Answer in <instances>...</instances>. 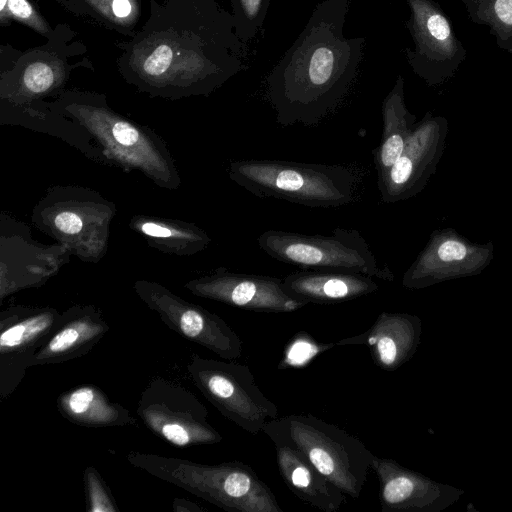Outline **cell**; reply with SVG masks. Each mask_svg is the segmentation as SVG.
Here are the masks:
<instances>
[{
    "mask_svg": "<svg viewBox=\"0 0 512 512\" xmlns=\"http://www.w3.org/2000/svg\"><path fill=\"white\" fill-rule=\"evenodd\" d=\"M71 250L35 240L29 226L6 212L0 215V297L39 287L69 262Z\"/></svg>",
    "mask_w": 512,
    "mask_h": 512,
    "instance_id": "8fae6325",
    "label": "cell"
},
{
    "mask_svg": "<svg viewBox=\"0 0 512 512\" xmlns=\"http://www.w3.org/2000/svg\"><path fill=\"white\" fill-rule=\"evenodd\" d=\"M172 57L171 48L161 44L146 58L143 69L148 75L159 76L169 68Z\"/></svg>",
    "mask_w": 512,
    "mask_h": 512,
    "instance_id": "f546056e",
    "label": "cell"
},
{
    "mask_svg": "<svg viewBox=\"0 0 512 512\" xmlns=\"http://www.w3.org/2000/svg\"><path fill=\"white\" fill-rule=\"evenodd\" d=\"M471 17L490 25L499 42L512 44V0H463Z\"/></svg>",
    "mask_w": 512,
    "mask_h": 512,
    "instance_id": "d4e9b609",
    "label": "cell"
},
{
    "mask_svg": "<svg viewBox=\"0 0 512 512\" xmlns=\"http://www.w3.org/2000/svg\"><path fill=\"white\" fill-rule=\"evenodd\" d=\"M56 405L62 417L75 425L92 428L136 425V419L127 408L111 401L93 385L62 392Z\"/></svg>",
    "mask_w": 512,
    "mask_h": 512,
    "instance_id": "7402d4cb",
    "label": "cell"
},
{
    "mask_svg": "<svg viewBox=\"0 0 512 512\" xmlns=\"http://www.w3.org/2000/svg\"><path fill=\"white\" fill-rule=\"evenodd\" d=\"M285 289L307 303L333 304L353 300L379 289L375 278L351 272L302 270L283 278Z\"/></svg>",
    "mask_w": 512,
    "mask_h": 512,
    "instance_id": "44dd1931",
    "label": "cell"
},
{
    "mask_svg": "<svg viewBox=\"0 0 512 512\" xmlns=\"http://www.w3.org/2000/svg\"><path fill=\"white\" fill-rule=\"evenodd\" d=\"M336 345V343L319 344L310 343L309 337H296L285 353L282 363L284 366H299L315 356L317 353L325 351Z\"/></svg>",
    "mask_w": 512,
    "mask_h": 512,
    "instance_id": "83f0119b",
    "label": "cell"
},
{
    "mask_svg": "<svg viewBox=\"0 0 512 512\" xmlns=\"http://www.w3.org/2000/svg\"><path fill=\"white\" fill-rule=\"evenodd\" d=\"M133 289L142 302L181 337L205 347L222 359L241 357L240 337L217 314L186 301L154 281L137 280Z\"/></svg>",
    "mask_w": 512,
    "mask_h": 512,
    "instance_id": "30bf717a",
    "label": "cell"
},
{
    "mask_svg": "<svg viewBox=\"0 0 512 512\" xmlns=\"http://www.w3.org/2000/svg\"><path fill=\"white\" fill-rule=\"evenodd\" d=\"M187 370L202 395L244 431L256 435L279 417L276 404L260 390L248 366L193 355Z\"/></svg>",
    "mask_w": 512,
    "mask_h": 512,
    "instance_id": "ba28073f",
    "label": "cell"
},
{
    "mask_svg": "<svg viewBox=\"0 0 512 512\" xmlns=\"http://www.w3.org/2000/svg\"><path fill=\"white\" fill-rule=\"evenodd\" d=\"M55 82L52 68L42 62L29 65L23 75V83L27 91L32 94L47 92Z\"/></svg>",
    "mask_w": 512,
    "mask_h": 512,
    "instance_id": "f1b7e54d",
    "label": "cell"
},
{
    "mask_svg": "<svg viewBox=\"0 0 512 512\" xmlns=\"http://www.w3.org/2000/svg\"><path fill=\"white\" fill-rule=\"evenodd\" d=\"M83 480L87 512H117L119 510L97 469L88 466L84 471Z\"/></svg>",
    "mask_w": 512,
    "mask_h": 512,
    "instance_id": "4316f807",
    "label": "cell"
},
{
    "mask_svg": "<svg viewBox=\"0 0 512 512\" xmlns=\"http://www.w3.org/2000/svg\"><path fill=\"white\" fill-rule=\"evenodd\" d=\"M422 322L413 314L382 312L362 334L344 338L336 345L365 344L377 367L395 371L415 354L421 339Z\"/></svg>",
    "mask_w": 512,
    "mask_h": 512,
    "instance_id": "ac0fdd59",
    "label": "cell"
},
{
    "mask_svg": "<svg viewBox=\"0 0 512 512\" xmlns=\"http://www.w3.org/2000/svg\"><path fill=\"white\" fill-rule=\"evenodd\" d=\"M271 0H235L236 35L242 41H251L261 30Z\"/></svg>",
    "mask_w": 512,
    "mask_h": 512,
    "instance_id": "484cf974",
    "label": "cell"
},
{
    "mask_svg": "<svg viewBox=\"0 0 512 512\" xmlns=\"http://www.w3.org/2000/svg\"><path fill=\"white\" fill-rule=\"evenodd\" d=\"M349 0H323L266 78L268 101L283 127L317 126L347 96L365 39L346 38Z\"/></svg>",
    "mask_w": 512,
    "mask_h": 512,
    "instance_id": "6da1fadb",
    "label": "cell"
},
{
    "mask_svg": "<svg viewBox=\"0 0 512 512\" xmlns=\"http://www.w3.org/2000/svg\"><path fill=\"white\" fill-rule=\"evenodd\" d=\"M7 0H0V10L3 11L5 9Z\"/></svg>",
    "mask_w": 512,
    "mask_h": 512,
    "instance_id": "836d02e7",
    "label": "cell"
},
{
    "mask_svg": "<svg viewBox=\"0 0 512 512\" xmlns=\"http://www.w3.org/2000/svg\"><path fill=\"white\" fill-rule=\"evenodd\" d=\"M129 228L145 239L150 247L176 255L191 256L211 243L209 235L194 223L150 215H135Z\"/></svg>",
    "mask_w": 512,
    "mask_h": 512,
    "instance_id": "603a6c76",
    "label": "cell"
},
{
    "mask_svg": "<svg viewBox=\"0 0 512 512\" xmlns=\"http://www.w3.org/2000/svg\"><path fill=\"white\" fill-rule=\"evenodd\" d=\"M8 7L12 14L23 19H28L33 14L32 7L27 0H8Z\"/></svg>",
    "mask_w": 512,
    "mask_h": 512,
    "instance_id": "4dcf8cb0",
    "label": "cell"
},
{
    "mask_svg": "<svg viewBox=\"0 0 512 512\" xmlns=\"http://www.w3.org/2000/svg\"><path fill=\"white\" fill-rule=\"evenodd\" d=\"M371 469L379 480L382 512H440L464 494L463 489L439 483L390 458L374 455Z\"/></svg>",
    "mask_w": 512,
    "mask_h": 512,
    "instance_id": "e0dca14e",
    "label": "cell"
},
{
    "mask_svg": "<svg viewBox=\"0 0 512 512\" xmlns=\"http://www.w3.org/2000/svg\"><path fill=\"white\" fill-rule=\"evenodd\" d=\"M382 121L380 145L373 151L377 177L385 174L400 157L417 124L416 115L406 107L401 76L383 100Z\"/></svg>",
    "mask_w": 512,
    "mask_h": 512,
    "instance_id": "cb8c5ba5",
    "label": "cell"
},
{
    "mask_svg": "<svg viewBox=\"0 0 512 512\" xmlns=\"http://www.w3.org/2000/svg\"><path fill=\"white\" fill-rule=\"evenodd\" d=\"M279 473L299 499L324 512H334L347 496L319 472L295 447L274 441Z\"/></svg>",
    "mask_w": 512,
    "mask_h": 512,
    "instance_id": "ffe728a7",
    "label": "cell"
},
{
    "mask_svg": "<svg viewBox=\"0 0 512 512\" xmlns=\"http://www.w3.org/2000/svg\"><path fill=\"white\" fill-rule=\"evenodd\" d=\"M492 243L475 244L451 228L434 231L402 278L407 289H422L440 282L477 275L491 262Z\"/></svg>",
    "mask_w": 512,
    "mask_h": 512,
    "instance_id": "9a60e30c",
    "label": "cell"
},
{
    "mask_svg": "<svg viewBox=\"0 0 512 512\" xmlns=\"http://www.w3.org/2000/svg\"><path fill=\"white\" fill-rule=\"evenodd\" d=\"M109 331L95 305L76 304L64 312L46 342L37 350L31 366L58 364L89 353Z\"/></svg>",
    "mask_w": 512,
    "mask_h": 512,
    "instance_id": "d6986e66",
    "label": "cell"
},
{
    "mask_svg": "<svg viewBox=\"0 0 512 512\" xmlns=\"http://www.w3.org/2000/svg\"><path fill=\"white\" fill-rule=\"evenodd\" d=\"M184 287L198 297L257 312H293L308 304L285 289L283 278L224 268L191 279Z\"/></svg>",
    "mask_w": 512,
    "mask_h": 512,
    "instance_id": "2e32d148",
    "label": "cell"
},
{
    "mask_svg": "<svg viewBox=\"0 0 512 512\" xmlns=\"http://www.w3.org/2000/svg\"><path fill=\"white\" fill-rule=\"evenodd\" d=\"M229 178L259 198L313 207L352 204L363 190L364 173L355 164L307 163L271 159L233 161Z\"/></svg>",
    "mask_w": 512,
    "mask_h": 512,
    "instance_id": "7a4b0ae2",
    "label": "cell"
},
{
    "mask_svg": "<svg viewBox=\"0 0 512 512\" xmlns=\"http://www.w3.org/2000/svg\"><path fill=\"white\" fill-rule=\"evenodd\" d=\"M62 313L52 307L16 305L0 313V400L24 379L37 350L57 327Z\"/></svg>",
    "mask_w": 512,
    "mask_h": 512,
    "instance_id": "7c38bea8",
    "label": "cell"
},
{
    "mask_svg": "<svg viewBox=\"0 0 512 512\" xmlns=\"http://www.w3.org/2000/svg\"><path fill=\"white\" fill-rule=\"evenodd\" d=\"M116 206L99 192L82 186H52L32 210V224L69 247L84 262L106 254Z\"/></svg>",
    "mask_w": 512,
    "mask_h": 512,
    "instance_id": "8992f818",
    "label": "cell"
},
{
    "mask_svg": "<svg viewBox=\"0 0 512 512\" xmlns=\"http://www.w3.org/2000/svg\"><path fill=\"white\" fill-rule=\"evenodd\" d=\"M129 463L230 512H283L252 467L239 462L203 464L178 457L130 452Z\"/></svg>",
    "mask_w": 512,
    "mask_h": 512,
    "instance_id": "3957f363",
    "label": "cell"
},
{
    "mask_svg": "<svg viewBox=\"0 0 512 512\" xmlns=\"http://www.w3.org/2000/svg\"><path fill=\"white\" fill-rule=\"evenodd\" d=\"M447 134L448 122L441 116L427 113L416 124L400 157L377 177L382 202L407 200L425 188L442 157Z\"/></svg>",
    "mask_w": 512,
    "mask_h": 512,
    "instance_id": "5bb4252c",
    "label": "cell"
},
{
    "mask_svg": "<svg viewBox=\"0 0 512 512\" xmlns=\"http://www.w3.org/2000/svg\"><path fill=\"white\" fill-rule=\"evenodd\" d=\"M262 432L295 447L347 496L359 498L374 457L361 440L311 414L278 417Z\"/></svg>",
    "mask_w": 512,
    "mask_h": 512,
    "instance_id": "5b68a950",
    "label": "cell"
},
{
    "mask_svg": "<svg viewBox=\"0 0 512 512\" xmlns=\"http://www.w3.org/2000/svg\"><path fill=\"white\" fill-rule=\"evenodd\" d=\"M137 415L157 437L178 447L216 444L222 435L208 422V410L188 389L164 378L142 391Z\"/></svg>",
    "mask_w": 512,
    "mask_h": 512,
    "instance_id": "9c48e42d",
    "label": "cell"
},
{
    "mask_svg": "<svg viewBox=\"0 0 512 512\" xmlns=\"http://www.w3.org/2000/svg\"><path fill=\"white\" fill-rule=\"evenodd\" d=\"M64 111L89 136L100 164L140 172L160 188L175 190L180 186L167 143L152 129L104 107L73 104Z\"/></svg>",
    "mask_w": 512,
    "mask_h": 512,
    "instance_id": "277c9868",
    "label": "cell"
},
{
    "mask_svg": "<svg viewBox=\"0 0 512 512\" xmlns=\"http://www.w3.org/2000/svg\"><path fill=\"white\" fill-rule=\"evenodd\" d=\"M411 15L407 27L415 49H406L413 71L429 85L449 79L465 58V50L450 22L432 0H407Z\"/></svg>",
    "mask_w": 512,
    "mask_h": 512,
    "instance_id": "4fadbf2b",
    "label": "cell"
},
{
    "mask_svg": "<svg viewBox=\"0 0 512 512\" xmlns=\"http://www.w3.org/2000/svg\"><path fill=\"white\" fill-rule=\"evenodd\" d=\"M273 259L304 270L360 273L392 282L394 274L381 263L356 229L335 228L330 235L267 230L257 238Z\"/></svg>",
    "mask_w": 512,
    "mask_h": 512,
    "instance_id": "52a82bcc",
    "label": "cell"
},
{
    "mask_svg": "<svg viewBox=\"0 0 512 512\" xmlns=\"http://www.w3.org/2000/svg\"><path fill=\"white\" fill-rule=\"evenodd\" d=\"M112 9L117 17H126L131 12V4L128 0H113Z\"/></svg>",
    "mask_w": 512,
    "mask_h": 512,
    "instance_id": "1f68e13d",
    "label": "cell"
},
{
    "mask_svg": "<svg viewBox=\"0 0 512 512\" xmlns=\"http://www.w3.org/2000/svg\"><path fill=\"white\" fill-rule=\"evenodd\" d=\"M173 509L175 511H189V512L203 511V508L197 506L196 504H194L190 501H187L185 499H179V498L174 499Z\"/></svg>",
    "mask_w": 512,
    "mask_h": 512,
    "instance_id": "d6a6232c",
    "label": "cell"
}]
</instances>
